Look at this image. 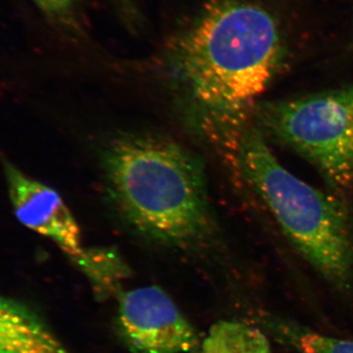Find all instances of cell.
Listing matches in <instances>:
<instances>
[{"label":"cell","mask_w":353,"mask_h":353,"mask_svg":"<svg viewBox=\"0 0 353 353\" xmlns=\"http://www.w3.org/2000/svg\"><path fill=\"white\" fill-rule=\"evenodd\" d=\"M238 163L292 245L336 285L353 274V232L345 206L281 164L263 132L248 128L238 143Z\"/></svg>","instance_id":"3957f363"},{"label":"cell","mask_w":353,"mask_h":353,"mask_svg":"<svg viewBox=\"0 0 353 353\" xmlns=\"http://www.w3.org/2000/svg\"><path fill=\"white\" fill-rule=\"evenodd\" d=\"M259 130L314 165L336 192L353 185V87L257 108Z\"/></svg>","instance_id":"277c9868"},{"label":"cell","mask_w":353,"mask_h":353,"mask_svg":"<svg viewBox=\"0 0 353 353\" xmlns=\"http://www.w3.org/2000/svg\"><path fill=\"white\" fill-rule=\"evenodd\" d=\"M102 165L111 201L143 236L181 245L211 233L203 170L182 146L155 137H122L108 146Z\"/></svg>","instance_id":"7a4b0ae2"},{"label":"cell","mask_w":353,"mask_h":353,"mask_svg":"<svg viewBox=\"0 0 353 353\" xmlns=\"http://www.w3.org/2000/svg\"><path fill=\"white\" fill-rule=\"evenodd\" d=\"M0 353H70L24 304L0 294Z\"/></svg>","instance_id":"52a82bcc"},{"label":"cell","mask_w":353,"mask_h":353,"mask_svg":"<svg viewBox=\"0 0 353 353\" xmlns=\"http://www.w3.org/2000/svg\"><path fill=\"white\" fill-rule=\"evenodd\" d=\"M9 199L16 217L25 227L46 236L77 261L83 259L77 221L57 190L3 162Z\"/></svg>","instance_id":"8992f818"},{"label":"cell","mask_w":353,"mask_h":353,"mask_svg":"<svg viewBox=\"0 0 353 353\" xmlns=\"http://www.w3.org/2000/svg\"><path fill=\"white\" fill-rule=\"evenodd\" d=\"M44 15L57 27L74 36H82L83 23L80 0H34Z\"/></svg>","instance_id":"9c48e42d"},{"label":"cell","mask_w":353,"mask_h":353,"mask_svg":"<svg viewBox=\"0 0 353 353\" xmlns=\"http://www.w3.org/2000/svg\"><path fill=\"white\" fill-rule=\"evenodd\" d=\"M270 329L274 334L299 353H353V341L334 336L283 321H273Z\"/></svg>","instance_id":"ba28073f"},{"label":"cell","mask_w":353,"mask_h":353,"mask_svg":"<svg viewBox=\"0 0 353 353\" xmlns=\"http://www.w3.org/2000/svg\"><path fill=\"white\" fill-rule=\"evenodd\" d=\"M285 48L268 11L241 0H217L176 43V75L199 112L234 118L250 106L280 69Z\"/></svg>","instance_id":"6da1fadb"},{"label":"cell","mask_w":353,"mask_h":353,"mask_svg":"<svg viewBox=\"0 0 353 353\" xmlns=\"http://www.w3.org/2000/svg\"><path fill=\"white\" fill-rule=\"evenodd\" d=\"M117 314L121 338L132 353H188L199 347L194 327L157 285L121 294Z\"/></svg>","instance_id":"5b68a950"}]
</instances>
